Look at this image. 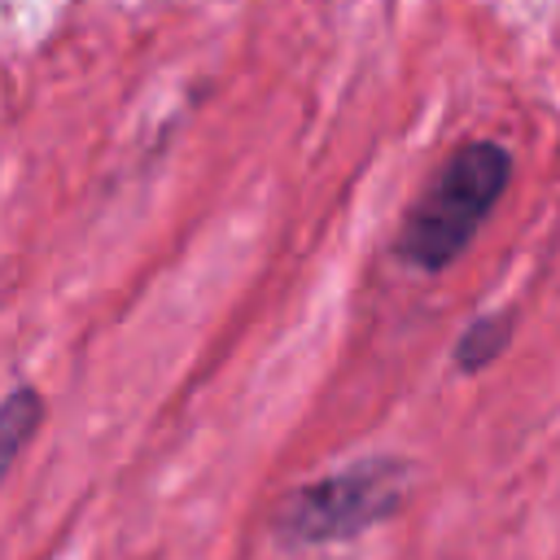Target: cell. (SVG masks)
Segmentation results:
<instances>
[{"label":"cell","mask_w":560,"mask_h":560,"mask_svg":"<svg viewBox=\"0 0 560 560\" xmlns=\"http://www.w3.org/2000/svg\"><path fill=\"white\" fill-rule=\"evenodd\" d=\"M508 184H512V153L499 140L459 144L402 214L394 236V258L424 276L446 271L486 228Z\"/></svg>","instance_id":"cell-1"},{"label":"cell","mask_w":560,"mask_h":560,"mask_svg":"<svg viewBox=\"0 0 560 560\" xmlns=\"http://www.w3.org/2000/svg\"><path fill=\"white\" fill-rule=\"evenodd\" d=\"M44 424V398L35 385H13L0 402V468L9 472L13 459L22 455V446L39 433Z\"/></svg>","instance_id":"cell-4"},{"label":"cell","mask_w":560,"mask_h":560,"mask_svg":"<svg viewBox=\"0 0 560 560\" xmlns=\"http://www.w3.org/2000/svg\"><path fill=\"white\" fill-rule=\"evenodd\" d=\"M416 464L402 455H363L328 477L298 486L276 512L284 547H332L394 521L411 499Z\"/></svg>","instance_id":"cell-2"},{"label":"cell","mask_w":560,"mask_h":560,"mask_svg":"<svg viewBox=\"0 0 560 560\" xmlns=\"http://www.w3.org/2000/svg\"><path fill=\"white\" fill-rule=\"evenodd\" d=\"M512 337H516V311H512V306L486 311V315H477V319L464 324V332H459L455 346H451V359H455V368H459L464 376H477V372H486L494 359H503V350L512 346Z\"/></svg>","instance_id":"cell-3"}]
</instances>
